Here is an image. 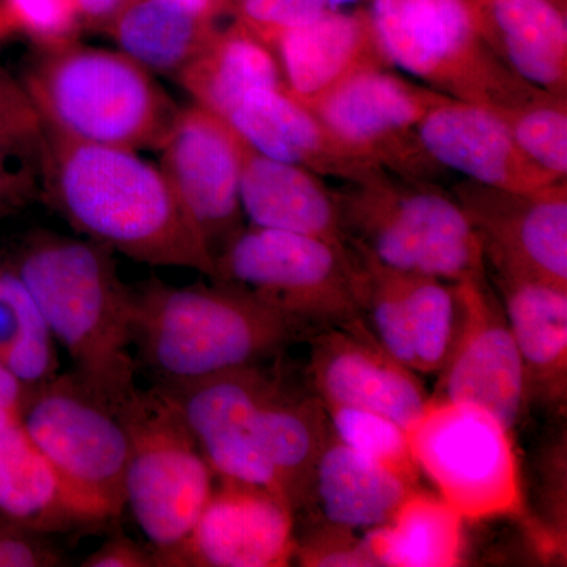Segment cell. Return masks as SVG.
I'll return each instance as SVG.
<instances>
[{"mask_svg":"<svg viewBox=\"0 0 567 567\" xmlns=\"http://www.w3.org/2000/svg\"><path fill=\"white\" fill-rule=\"evenodd\" d=\"M240 204L249 226L309 235L347 248L334 194L305 167L268 158L249 147L241 171Z\"/></svg>","mask_w":567,"mask_h":567,"instance_id":"cb8c5ba5","label":"cell"},{"mask_svg":"<svg viewBox=\"0 0 567 567\" xmlns=\"http://www.w3.org/2000/svg\"><path fill=\"white\" fill-rule=\"evenodd\" d=\"M20 424L58 473L89 527L121 516L130 456L121 406L69 372L28 388Z\"/></svg>","mask_w":567,"mask_h":567,"instance_id":"52a82bcc","label":"cell"},{"mask_svg":"<svg viewBox=\"0 0 567 567\" xmlns=\"http://www.w3.org/2000/svg\"><path fill=\"white\" fill-rule=\"evenodd\" d=\"M330 429L319 395L295 390L276 372L257 406L252 434L293 514L311 503L317 461Z\"/></svg>","mask_w":567,"mask_h":567,"instance_id":"603a6c76","label":"cell"},{"mask_svg":"<svg viewBox=\"0 0 567 567\" xmlns=\"http://www.w3.org/2000/svg\"><path fill=\"white\" fill-rule=\"evenodd\" d=\"M0 520L40 536L89 527L21 424L0 431Z\"/></svg>","mask_w":567,"mask_h":567,"instance_id":"4316f807","label":"cell"},{"mask_svg":"<svg viewBox=\"0 0 567 567\" xmlns=\"http://www.w3.org/2000/svg\"><path fill=\"white\" fill-rule=\"evenodd\" d=\"M130 0H74L82 24L107 31Z\"/></svg>","mask_w":567,"mask_h":567,"instance_id":"60d3db41","label":"cell"},{"mask_svg":"<svg viewBox=\"0 0 567 567\" xmlns=\"http://www.w3.org/2000/svg\"><path fill=\"white\" fill-rule=\"evenodd\" d=\"M309 344V377L324 405L382 413L406 429L427 404L417 372L391 357L369 327L323 328Z\"/></svg>","mask_w":567,"mask_h":567,"instance_id":"e0dca14e","label":"cell"},{"mask_svg":"<svg viewBox=\"0 0 567 567\" xmlns=\"http://www.w3.org/2000/svg\"><path fill=\"white\" fill-rule=\"evenodd\" d=\"M333 194L346 245L377 262L450 282L487 275L480 237L439 186L385 173Z\"/></svg>","mask_w":567,"mask_h":567,"instance_id":"5b68a950","label":"cell"},{"mask_svg":"<svg viewBox=\"0 0 567 567\" xmlns=\"http://www.w3.org/2000/svg\"><path fill=\"white\" fill-rule=\"evenodd\" d=\"M0 10L11 32H20L39 50L76 41L82 28L74 0H0Z\"/></svg>","mask_w":567,"mask_h":567,"instance_id":"e575fe53","label":"cell"},{"mask_svg":"<svg viewBox=\"0 0 567 567\" xmlns=\"http://www.w3.org/2000/svg\"><path fill=\"white\" fill-rule=\"evenodd\" d=\"M451 96L386 70L364 71L327 96L315 114L341 140L391 174L427 181L439 164L417 137V125Z\"/></svg>","mask_w":567,"mask_h":567,"instance_id":"4fadbf2b","label":"cell"},{"mask_svg":"<svg viewBox=\"0 0 567 567\" xmlns=\"http://www.w3.org/2000/svg\"><path fill=\"white\" fill-rule=\"evenodd\" d=\"M224 121L254 152L305 167L319 177L364 183L390 173L295 102L284 85L249 93Z\"/></svg>","mask_w":567,"mask_h":567,"instance_id":"ac0fdd59","label":"cell"},{"mask_svg":"<svg viewBox=\"0 0 567 567\" xmlns=\"http://www.w3.org/2000/svg\"><path fill=\"white\" fill-rule=\"evenodd\" d=\"M212 281L230 284L317 331L368 327L352 251L322 238L244 227L216 256Z\"/></svg>","mask_w":567,"mask_h":567,"instance_id":"9c48e42d","label":"cell"},{"mask_svg":"<svg viewBox=\"0 0 567 567\" xmlns=\"http://www.w3.org/2000/svg\"><path fill=\"white\" fill-rule=\"evenodd\" d=\"M354 2H358V0H328V7H330V10H341Z\"/></svg>","mask_w":567,"mask_h":567,"instance_id":"b9f144b4","label":"cell"},{"mask_svg":"<svg viewBox=\"0 0 567 567\" xmlns=\"http://www.w3.org/2000/svg\"><path fill=\"white\" fill-rule=\"evenodd\" d=\"M21 85L48 130L85 144L159 148L178 110L125 52L78 41L40 50Z\"/></svg>","mask_w":567,"mask_h":567,"instance_id":"277c9868","label":"cell"},{"mask_svg":"<svg viewBox=\"0 0 567 567\" xmlns=\"http://www.w3.org/2000/svg\"><path fill=\"white\" fill-rule=\"evenodd\" d=\"M274 50L290 96L315 111L336 89L364 71L391 65L368 11L328 10L284 33Z\"/></svg>","mask_w":567,"mask_h":567,"instance_id":"ffe728a7","label":"cell"},{"mask_svg":"<svg viewBox=\"0 0 567 567\" xmlns=\"http://www.w3.org/2000/svg\"><path fill=\"white\" fill-rule=\"evenodd\" d=\"M9 33H11L9 22H7L6 17H3L2 10H0V41L3 40V37L9 35Z\"/></svg>","mask_w":567,"mask_h":567,"instance_id":"7bdbcfd3","label":"cell"},{"mask_svg":"<svg viewBox=\"0 0 567 567\" xmlns=\"http://www.w3.org/2000/svg\"><path fill=\"white\" fill-rule=\"evenodd\" d=\"M47 132L21 84L0 71V219L41 200Z\"/></svg>","mask_w":567,"mask_h":567,"instance_id":"f546056e","label":"cell"},{"mask_svg":"<svg viewBox=\"0 0 567 567\" xmlns=\"http://www.w3.org/2000/svg\"><path fill=\"white\" fill-rule=\"evenodd\" d=\"M416 132L432 162L488 188L533 192L566 181L533 162L506 123L476 104L451 100L429 112Z\"/></svg>","mask_w":567,"mask_h":567,"instance_id":"d6986e66","label":"cell"},{"mask_svg":"<svg viewBox=\"0 0 567 567\" xmlns=\"http://www.w3.org/2000/svg\"><path fill=\"white\" fill-rule=\"evenodd\" d=\"M175 78L194 103L223 118L249 93L284 85L271 48L238 21L216 29Z\"/></svg>","mask_w":567,"mask_h":567,"instance_id":"83f0119b","label":"cell"},{"mask_svg":"<svg viewBox=\"0 0 567 567\" xmlns=\"http://www.w3.org/2000/svg\"><path fill=\"white\" fill-rule=\"evenodd\" d=\"M47 132L44 200L82 237L153 267L213 276L215 262L159 166L136 151Z\"/></svg>","mask_w":567,"mask_h":567,"instance_id":"6da1fadb","label":"cell"},{"mask_svg":"<svg viewBox=\"0 0 567 567\" xmlns=\"http://www.w3.org/2000/svg\"><path fill=\"white\" fill-rule=\"evenodd\" d=\"M293 558L298 559V565L309 567L377 566L363 537L354 536V529L327 522L300 543L297 540Z\"/></svg>","mask_w":567,"mask_h":567,"instance_id":"8d00e7d4","label":"cell"},{"mask_svg":"<svg viewBox=\"0 0 567 567\" xmlns=\"http://www.w3.org/2000/svg\"><path fill=\"white\" fill-rule=\"evenodd\" d=\"M464 518L439 495L416 488L393 518L365 529V547L377 566L453 567L462 563Z\"/></svg>","mask_w":567,"mask_h":567,"instance_id":"f1b7e54d","label":"cell"},{"mask_svg":"<svg viewBox=\"0 0 567 567\" xmlns=\"http://www.w3.org/2000/svg\"><path fill=\"white\" fill-rule=\"evenodd\" d=\"M121 412L130 434L125 507L151 543L156 566H167L193 532L216 476L159 388H137Z\"/></svg>","mask_w":567,"mask_h":567,"instance_id":"ba28073f","label":"cell"},{"mask_svg":"<svg viewBox=\"0 0 567 567\" xmlns=\"http://www.w3.org/2000/svg\"><path fill=\"white\" fill-rule=\"evenodd\" d=\"M62 558L43 537L0 520V567L61 566Z\"/></svg>","mask_w":567,"mask_h":567,"instance_id":"74e56055","label":"cell"},{"mask_svg":"<svg viewBox=\"0 0 567 567\" xmlns=\"http://www.w3.org/2000/svg\"><path fill=\"white\" fill-rule=\"evenodd\" d=\"M413 491L385 466L344 445L330 429L317 461L311 495L327 524L354 532L382 527Z\"/></svg>","mask_w":567,"mask_h":567,"instance_id":"484cf974","label":"cell"},{"mask_svg":"<svg viewBox=\"0 0 567 567\" xmlns=\"http://www.w3.org/2000/svg\"><path fill=\"white\" fill-rule=\"evenodd\" d=\"M477 32L522 80L567 96V18L559 0H470Z\"/></svg>","mask_w":567,"mask_h":567,"instance_id":"7402d4cb","label":"cell"},{"mask_svg":"<svg viewBox=\"0 0 567 567\" xmlns=\"http://www.w3.org/2000/svg\"><path fill=\"white\" fill-rule=\"evenodd\" d=\"M28 388L0 361V431L20 424Z\"/></svg>","mask_w":567,"mask_h":567,"instance_id":"ab89813d","label":"cell"},{"mask_svg":"<svg viewBox=\"0 0 567 567\" xmlns=\"http://www.w3.org/2000/svg\"><path fill=\"white\" fill-rule=\"evenodd\" d=\"M417 374H439L450 360L462 324L456 282L402 271Z\"/></svg>","mask_w":567,"mask_h":567,"instance_id":"1f68e13d","label":"cell"},{"mask_svg":"<svg viewBox=\"0 0 567 567\" xmlns=\"http://www.w3.org/2000/svg\"><path fill=\"white\" fill-rule=\"evenodd\" d=\"M276 372L259 363L183 385L156 388L181 410L216 477L267 488L287 505L278 477L252 434L254 415Z\"/></svg>","mask_w":567,"mask_h":567,"instance_id":"9a60e30c","label":"cell"},{"mask_svg":"<svg viewBox=\"0 0 567 567\" xmlns=\"http://www.w3.org/2000/svg\"><path fill=\"white\" fill-rule=\"evenodd\" d=\"M0 361L25 388L58 375V353L39 306L14 271L9 254L0 252Z\"/></svg>","mask_w":567,"mask_h":567,"instance_id":"4dcf8cb0","label":"cell"},{"mask_svg":"<svg viewBox=\"0 0 567 567\" xmlns=\"http://www.w3.org/2000/svg\"><path fill=\"white\" fill-rule=\"evenodd\" d=\"M114 254L87 238L39 229L24 235L9 259L69 353L73 374L121 406L137 390V364L130 353L132 287Z\"/></svg>","mask_w":567,"mask_h":567,"instance_id":"7a4b0ae2","label":"cell"},{"mask_svg":"<svg viewBox=\"0 0 567 567\" xmlns=\"http://www.w3.org/2000/svg\"><path fill=\"white\" fill-rule=\"evenodd\" d=\"M82 567H156L152 550L123 533L111 536L99 550L85 557Z\"/></svg>","mask_w":567,"mask_h":567,"instance_id":"f35d334b","label":"cell"},{"mask_svg":"<svg viewBox=\"0 0 567 567\" xmlns=\"http://www.w3.org/2000/svg\"><path fill=\"white\" fill-rule=\"evenodd\" d=\"M525 375L527 404L565 409L567 399V287L494 275Z\"/></svg>","mask_w":567,"mask_h":567,"instance_id":"44dd1931","label":"cell"},{"mask_svg":"<svg viewBox=\"0 0 567 567\" xmlns=\"http://www.w3.org/2000/svg\"><path fill=\"white\" fill-rule=\"evenodd\" d=\"M518 147L557 178L567 175V100L540 91L505 121Z\"/></svg>","mask_w":567,"mask_h":567,"instance_id":"836d02e7","label":"cell"},{"mask_svg":"<svg viewBox=\"0 0 567 567\" xmlns=\"http://www.w3.org/2000/svg\"><path fill=\"white\" fill-rule=\"evenodd\" d=\"M224 10L227 0H130L106 32L144 69L177 76L212 39Z\"/></svg>","mask_w":567,"mask_h":567,"instance_id":"d4e9b609","label":"cell"},{"mask_svg":"<svg viewBox=\"0 0 567 567\" xmlns=\"http://www.w3.org/2000/svg\"><path fill=\"white\" fill-rule=\"evenodd\" d=\"M511 432L480 406L435 398L406 427L417 468L464 520L520 513V466Z\"/></svg>","mask_w":567,"mask_h":567,"instance_id":"30bf717a","label":"cell"},{"mask_svg":"<svg viewBox=\"0 0 567 567\" xmlns=\"http://www.w3.org/2000/svg\"><path fill=\"white\" fill-rule=\"evenodd\" d=\"M323 406L331 431L344 445L385 466L409 486L420 488L417 484L421 472L413 457L405 427L382 413L344 405Z\"/></svg>","mask_w":567,"mask_h":567,"instance_id":"d6a6232c","label":"cell"},{"mask_svg":"<svg viewBox=\"0 0 567 567\" xmlns=\"http://www.w3.org/2000/svg\"><path fill=\"white\" fill-rule=\"evenodd\" d=\"M132 347L155 386L196 382L278 357L315 328L230 284L132 287Z\"/></svg>","mask_w":567,"mask_h":567,"instance_id":"3957f363","label":"cell"},{"mask_svg":"<svg viewBox=\"0 0 567 567\" xmlns=\"http://www.w3.org/2000/svg\"><path fill=\"white\" fill-rule=\"evenodd\" d=\"M167 567H282L293 559V513L267 488L218 477Z\"/></svg>","mask_w":567,"mask_h":567,"instance_id":"2e32d148","label":"cell"},{"mask_svg":"<svg viewBox=\"0 0 567 567\" xmlns=\"http://www.w3.org/2000/svg\"><path fill=\"white\" fill-rule=\"evenodd\" d=\"M158 151L159 169L215 262L245 227L240 181L249 145L223 117L193 103L175 112Z\"/></svg>","mask_w":567,"mask_h":567,"instance_id":"8fae6325","label":"cell"},{"mask_svg":"<svg viewBox=\"0 0 567 567\" xmlns=\"http://www.w3.org/2000/svg\"><path fill=\"white\" fill-rule=\"evenodd\" d=\"M371 18L391 65L502 121L544 91L488 50L470 0H374Z\"/></svg>","mask_w":567,"mask_h":567,"instance_id":"8992f818","label":"cell"},{"mask_svg":"<svg viewBox=\"0 0 567 567\" xmlns=\"http://www.w3.org/2000/svg\"><path fill=\"white\" fill-rule=\"evenodd\" d=\"M227 10L257 39L274 48L284 33L309 24L330 7L328 0H227Z\"/></svg>","mask_w":567,"mask_h":567,"instance_id":"d590c367","label":"cell"},{"mask_svg":"<svg viewBox=\"0 0 567 567\" xmlns=\"http://www.w3.org/2000/svg\"><path fill=\"white\" fill-rule=\"evenodd\" d=\"M454 197L494 275L567 287V183L506 192L461 182Z\"/></svg>","mask_w":567,"mask_h":567,"instance_id":"7c38bea8","label":"cell"},{"mask_svg":"<svg viewBox=\"0 0 567 567\" xmlns=\"http://www.w3.org/2000/svg\"><path fill=\"white\" fill-rule=\"evenodd\" d=\"M456 284L462 298L461 331L439 372L434 398L480 406L513 431L528 404L524 365L502 300L487 275Z\"/></svg>","mask_w":567,"mask_h":567,"instance_id":"5bb4252c","label":"cell"}]
</instances>
